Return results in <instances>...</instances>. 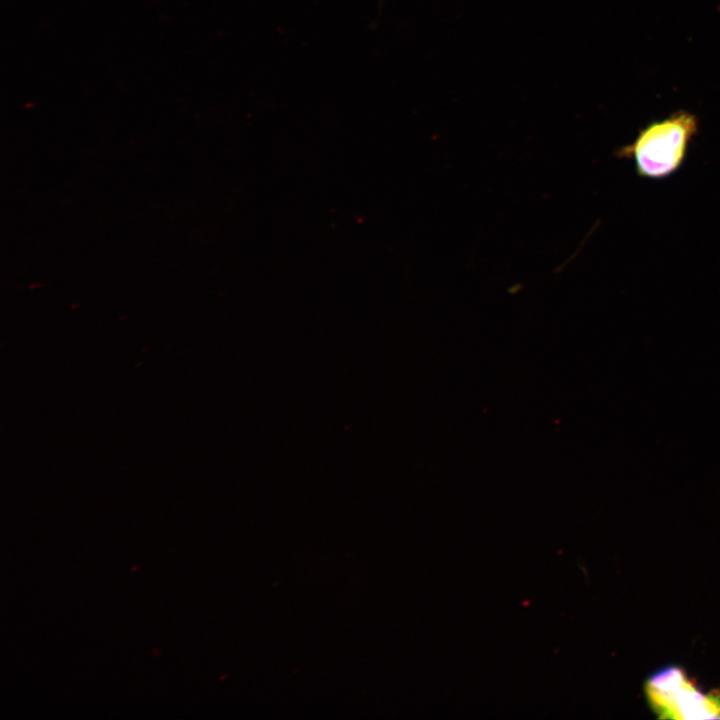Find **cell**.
Wrapping results in <instances>:
<instances>
[{
    "mask_svg": "<svg viewBox=\"0 0 720 720\" xmlns=\"http://www.w3.org/2000/svg\"><path fill=\"white\" fill-rule=\"evenodd\" d=\"M644 690L659 718L720 719V689L702 691L679 666H667L649 676Z\"/></svg>",
    "mask_w": 720,
    "mask_h": 720,
    "instance_id": "7a4b0ae2",
    "label": "cell"
},
{
    "mask_svg": "<svg viewBox=\"0 0 720 720\" xmlns=\"http://www.w3.org/2000/svg\"><path fill=\"white\" fill-rule=\"evenodd\" d=\"M697 131L696 116L678 111L641 129L634 141L621 147L617 155L632 159L641 177L666 178L681 167Z\"/></svg>",
    "mask_w": 720,
    "mask_h": 720,
    "instance_id": "6da1fadb",
    "label": "cell"
}]
</instances>
